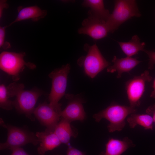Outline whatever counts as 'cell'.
<instances>
[{
  "label": "cell",
  "mask_w": 155,
  "mask_h": 155,
  "mask_svg": "<svg viewBox=\"0 0 155 155\" xmlns=\"http://www.w3.org/2000/svg\"><path fill=\"white\" fill-rule=\"evenodd\" d=\"M82 5L90 8L88 13V15H91L104 21H106L110 14L108 10L105 9L103 0H85Z\"/></svg>",
  "instance_id": "obj_16"
},
{
  "label": "cell",
  "mask_w": 155,
  "mask_h": 155,
  "mask_svg": "<svg viewBox=\"0 0 155 155\" xmlns=\"http://www.w3.org/2000/svg\"><path fill=\"white\" fill-rule=\"evenodd\" d=\"M7 86L4 84L0 86V106L2 109L6 110H12L14 107L13 101L9 99Z\"/></svg>",
  "instance_id": "obj_20"
},
{
  "label": "cell",
  "mask_w": 155,
  "mask_h": 155,
  "mask_svg": "<svg viewBox=\"0 0 155 155\" xmlns=\"http://www.w3.org/2000/svg\"><path fill=\"white\" fill-rule=\"evenodd\" d=\"M8 5L6 3V1L4 0H1L0 1V17H1L3 10L4 8H7Z\"/></svg>",
  "instance_id": "obj_26"
},
{
  "label": "cell",
  "mask_w": 155,
  "mask_h": 155,
  "mask_svg": "<svg viewBox=\"0 0 155 155\" xmlns=\"http://www.w3.org/2000/svg\"><path fill=\"white\" fill-rule=\"evenodd\" d=\"M11 151L12 152L10 155H30L21 147L15 148Z\"/></svg>",
  "instance_id": "obj_24"
},
{
  "label": "cell",
  "mask_w": 155,
  "mask_h": 155,
  "mask_svg": "<svg viewBox=\"0 0 155 155\" xmlns=\"http://www.w3.org/2000/svg\"><path fill=\"white\" fill-rule=\"evenodd\" d=\"M78 32L98 40L106 37L109 32L105 21L89 15L82 21V26L78 29Z\"/></svg>",
  "instance_id": "obj_9"
},
{
  "label": "cell",
  "mask_w": 155,
  "mask_h": 155,
  "mask_svg": "<svg viewBox=\"0 0 155 155\" xmlns=\"http://www.w3.org/2000/svg\"><path fill=\"white\" fill-rule=\"evenodd\" d=\"M87 51V55L81 57L78 63L83 67L85 73L91 78H94L105 68L110 66V63L102 56L96 44L84 46Z\"/></svg>",
  "instance_id": "obj_7"
},
{
  "label": "cell",
  "mask_w": 155,
  "mask_h": 155,
  "mask_svg": "<svg viewBox=\"0 0 155 155\" xmlns=\"http://www.w3.org/2000/svg\"><path fill=\"white\" fill-rule=\"evenodd\" d=\"M118 43L122 50L127 57H131L137 54L140 51H144L145 49V43L141 42L136 35L133 36L128 42H118Z\"/></svg>",
  "instance_id": "obj_18"
},
{
  "label": "cell",
  "mask_w": 155,
  "mask_h": 155,
  "mask_svg": "<svg viewBox=\"0 0 155 155\" xmlns=\"http://www.w3.org/2000/svg\"><path fill=\"white\" fill-rule=\"evenodd\" d=\"M33 114L40 123L46 128V130L54 131L61 117L49 104L46 102L40 103L35 108Z\"/></svg>",
  "instance_id": "obj_11"
},
{
  "label": "cell",
  "mask_w": 155,
  "mask_h": 155,
  "mask_svg": "<svg viewBox=\"0 0 155 155\" xmlns=\"http://www.w3.org/2000/svg\"><path fill=\"white\" fill-rule=\"evenodd\" d=\"M68 121L61 118L56 126L54 132L58 137L61 143L69 145L71 137H75L74 133Z\"/></svg>",
  "instance_id": "obj_17"
},
{
  "label": "cell",
  "mask_w": 155,
  "mask_h": 155,
  "mask_svg": "<svg viewBox=\"0 0 155 155\" xmlns=\"http://www.w3.org/2000/svg\"><path fill=\"white\" fill-rule=\"evenodd\" d=\"M35 135L39 142V145L37 149L39 155H44L46 152L54 149L61 144L54 131L46 130L44 131L37 132Z\"/></svg>",
  "instance_id": "obj_12"
},
{
  "label": "cell",
  "mask_w": 155,
  "mask_h": 155,
  "mask_svg": "<svg viewBox=\"0 0 155 155\" xmlns=\"http://www.w3.org/2000/svg\"><path fill=\"white\" fill-rule=\"evenodd\" d=\"M141 15L136 1L115 0L113 11L106 21L109 32H114L131 18L140 17Z\"/></svg>",
  "instance_id": "obj_2"
},
{
  "label": "cell",
  "mask_w": 155,
  "mask_h": 155,
  "mask_svg": "<svg viewBox=\"0 0 155 155\" xmlns=\"http://www.w3.org/2000/svg\"><path fill=\"white\" fill-rule=\"evenodd\" d=\"M144 51L147 54L149 59L148 69L152 70L155 65V51L145 49Z\"/></svg>",
  "instance_id": "obj_22"
},
{
  "label": "cell",
  "mask_w": 155,
  "mask_h": 155,
  "mask_svg": "<svg viewBox=\"0 0 155 155\" xmlns=\"http://www.w3.org/2000/svg\"><path fill=\"white\" fill-rule=\"evenodd\" d=\"M113 64L107 68V71L113 73L117 72V78H120L122 74L125 73H129L141 62L135 58L127 57L118 58L114 56L112 60Z\"/></svg>",
  "instance_id": "obj_13"
},
{
  "label": "cell",
  "mask_w": 155,
  "mask_h": 155,
  "mask_svg": "<svg viewBox=\"0 0 155 155\" xmlns=\"http://www.w3.org/2000/svg\"><path fill=\"white\" fill-rule=\"evenodd\" d=\"M0 125L6 129L7 131V140L4 143L0 144L1 150L9 149L12 151L29 143L34 145H36L39 144V140L35 134L32 132L10 124H5L1 118Z\"/></svg>",
  "instance_id": "obj_5"
},
{
  "label": "cell",
  "mask_w": 155,
  "mask_h": 155,
  "mask_svg": "<svg viewBox=\"0 0 155 155\" xmlns=\"http://www.w3.org/2000/svg\"><path fill=\"white\" fill-rule=\"evenodd\" d=\"M47 14L46 10H42L36 5L21 8L20 7L18 9V14L15 20L5 27L9 26L16 22L28 19L37 22L44 18Z\"/></svg>",
  "instance_id": "obj_15"
},
{
  "label": "cell",
  "mask_w": 155,
  "mask_h": 155,
  "mask_svg": "<svg viewBox=\"0 0 155 155\" xmlns=\"http://www.w3.org/2000/svg\"><path fill=\"white\" fill-rule=\"evenodd\" d=\"M5 27L0 28V47L4 49H7L11 47L10 44L5 41Z\"/></svg>",
  "instance_id": "obj_21"
},
{
  "label": "cell",
  "mask_w": 155,
  "mask_h": 155,
  "mask_svg": "<svg viewBox=\"0 0 155 155\" xmlns=\"http://www.w3.org/2000/svg\"><path fill=\"white\" fill-rule=\"evenodd\" d=\"M61 155L57 154V155Z\"/></svg>",
  "instance_id": "obj_28"
},
{
  "label": "cell",
  "mask_w": 155,
  "mask_h": 155,
  "mask_svg": "<svg viewBox=\"0 0 155 155\" xmlns=\"http://www.w3.org/2000/svg\"><path fill=\"white\" fill-rule=\"evenodd\" d=\"M10 97H15L13 101L14 107L19 113L24 114L32 121L35 118L32 115L35 106L43 92L38 89L31 90H24L23 84L14 82L7 86Z\"/></svg>",
  "instance_id": "obj_1"
},
{
  "label": "cell",
  "mask_w": 155,
  "mask_h": 155,
  "mask_svg": "<svg viewBox=\"0 0 155 155\" xmlns=\"http://www.w3.org/2000/svg\"><path fill=\"white\" fill-rule=\"evenodd\" d=\"M67 146V155H86L84 152L79 150L70 145Z\"/></svg>",
  "instance_id": "obj_23"
},
{
  "label": "cell",
  "mask_w": 155,
  "mask_h": 155,
  "mask_svg": "<svg viewBox=\"0 0 155 155\" xmlns=\"http://www.w3.org/2000/svg\"><path fill=\"white\" fill-rule=\"evenodd\" d=\"M135 146L128 137L121 140L111 138L106 144L105 152H101L99 155H121L129 148Z\"/></svg>",
  "instance_id": "obj_14"
},
{
  "label": "cell",
  "mask_w": 155,
  "mask_h": 155,
  "mask_svg": "<svg viewBox=\"0 0 155 155\" xmlns=\"http://www.w3.org/2000/svg\"><path fill=\"white\" fill-rule=\"evenodd\" d=\"M70 69L69 64L64 65L53 71L49 75L52 80V86L49 96V104L59 114L61 104L59 103L65 95L67 78Z\"/></svg>",
  "instance_id": "obj_4"
},
{
  "label": "cell",
  "mask_w": 155,
  "mask_h": 155,
  "mask_svg": "<svg viewBox=\"0 0 155 155\" xmlns=\"http://www.w3.org/2000/svg\"><path fill=\"white\" fill-rule=\"evenodd\" d=\"M65 95L69 101L65 108L59 113L61 118L70 122L84 120L86 116L82 99L79 96L72 94H67Z\"/></svg>",
  "instance_id": "obj_10"
},
{
  "label": "cell",
  "mask_w": 155,
  "mask_h": 155,
  "mask_svg": "<svg viewBox=\"0 0 155 155\" xmlns=\"http://www.w3.org/2000/svg\"><path fill=\"white\" fill-rule=\"evenodd\" d=\"M137 109L130 106L113 104L94 114L93 117L99 122L102 119L108 120L109 123L107 126L109 132L121 131L125 125V119L129 115L135 113Z\"/></svg>",
  "instance_id": "obj_3"
},
{
  "label": "cell",
  "mask_w": 155,
  "mask_h": 155,
  "mask_svg": "<svg viewBox=\"0 0 155 155\" xmlns=\"http://www.w3.org/2000/svg\"><path fill=\"white\" fill-rule=\"evenodd\" d=\"M146 112L147 114L152 116L155 123V103L149 106L146 109Z\"/></svg>",
  "instance_id": "obj_25"
},
{
  "label": "cell",
  "mask_w": 155,
  "mask_h": 155,
  "mask_svg": "<svg viewBox=\"0 0 155 155\" xmlns=\"http://www.w3.org/2000/svg\"><path fill=\"white\" fill-rule=\"evenodd\" d=\"M153 90L150 95V97L152 98H155V78L154 79L152 86Z\"/></svg>",
  "instance_id": "obj_27"
},
{
  "label": "cell",
  "mask_w": 155,
  "mask_h": 155,
  "mask_svg": "<svg viewBox=\"0 0 155 155\" xmlns=\"http://www.w3.org/2000/svg\"><path fill=\"white\" fill-rule=\"evenodd\" d=\"M153 79L149 71L145 70L139 75L135 76L125 83V89L130 106L135 108L139 107L141 99L145 90L146 82Z\"/></svg>",
  "instance_id": "obj_8"
},
{
  "label": "cell",
  "mask_w": 155,
  "mask_h": 155,
  "mask_svg": "<svg viewBox=\"0 0 155 155\" xmlns=\"http://www.w3.org/2000/svg\"><path fill=\"white\" fill-rule=\"evenodd\" d=\"M26 54L24 52L16 53L3 51L0 55V68L1 70L12 77L14 82L20 79V74L25 67L34 69L36 66L34 64L26 62L24 57Z\"/></svg>",
  "instance_id": "obj_6"
},
{
  "label": "cell",
  "mask_w": 155,
  "mask_h": 155,
  "mask_svg": "<svg viewBox=\"0 0 155 155\" xmlns=\"http://www.w3.org/2000/svg\"><path fill=\"white\" fill-rule=\"evenodd\" d=\"M127 120L131 128H134L137 125H139L146 129H153V119L152 116L149 114L132 113L127 118Z\"/></svg>",
  "instance_id": "obj_19"
}]
</instances>
